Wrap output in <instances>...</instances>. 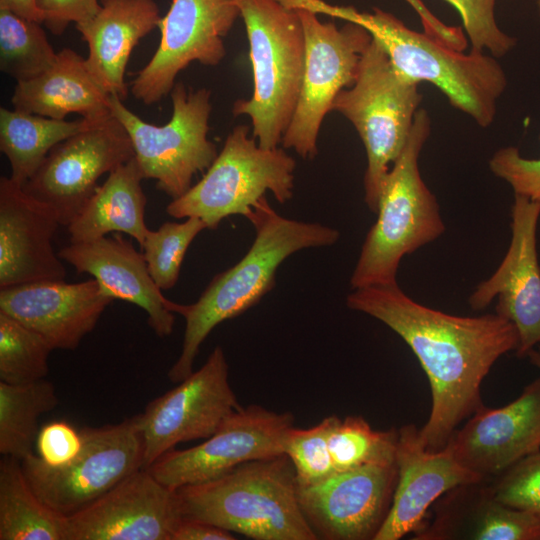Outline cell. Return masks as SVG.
Instances as JSON below:
<instances>
[{"instance_id":"obj_18","label":"cell","mask_w":540,"mask_h":540,"mask_svg":"<svg viewBox=\"0 0 540 540\" xmlns=\"http://www.w3.org/2000/svg\"><path fill=\"white\" fill-rule=\"evenodd\" d=\"M540 202L515 195L511 207V241L496 271L469 296L472 309L482 310L497 297L496 312L518 332L516 355L527 356L540 343V266L537 225Z\"/></svg>"},{"instance_id":"obj_22","label":"cell","mask_w":540,"mask_h":540,"mask_svg":"<svg viewBox=\"0 0 540 540\" xmlns=\"http://www.w3.org/2000/svg\"><path fill=\"white\" fill-rule=\"evenodd\" d=\"M59 225L51 207L10 177L0 178V288L64 280L66 269L52 245Z\"/></svg>"},{"instance_id":"obj_13","label":"cell","mask_w":540,"mask_h":540,"mask_svg":"<svg viewBox=\"0 0 540 540\" xmlns=\"http://www.w3.org/2000/svg\"><path fill=\"white\" fill-rule=\"evenodd\" d=\"M294 415L263 406H240L210 437L188 449H172L147 470L163 485L183 486L218 478L238 465L284 454Z\"/></svg>"},{"instance_id":"obj_24","label":"cell","mask_w":540,"mask_h":540,"mask_svg":"<svg viewBox=\"0 0 540 540\" xmlns=\"http://www.w3.org/2000/svg\"><path fill=\"white\" fill-rule=\"evenodd\" d=\"M432 506V521L412 539L540 540V517L499 502L487 480L460 484Z\"/></svg>"},{"instance_id":"obj_1","label":"cell","mask_w":540,"mask_h":540,"mask_svg":"<svg viewBox=\"0 0 540 540\" xmlns=\"http://www.w3.org/2000/svg\"><path fill=\"white\" fill-rule=\"evenodd\" d=\"M346 304L384 323L416 355L431 388V412L419 429L420 443L430 451L443 449L459 424L483 405V379L518 346L516 327L497 313L447 314L414 301L397 282L353 289Z\"/></svg>"},{"instance_id":"obj_19","label":"cell","mask_w":540,"mask_h":540,"mask_svg":"<svg viewBox=\"0 0 540 540\" xmlns=\"http://www.w3.org/2000/svg\"><path fill=\"white\" fill-rule=\"evenodd\" d=\"M445 447L459 464L484 480L540 451V378L504 407H479Z\"/></svg>"},{"instance_id":"obj_9","label":"cell","mask_w":540,"mask_h":540,"mask_svg":"<svg viewBox=\"0 0 540 540\" xmlns=\"http://www.w3.org/2000/svg\"><path fill=\"white\" fill-rule=\"evenodd\" d=\"M170 96L172 117L162 126L145 122L117 96H109V106L132 141L144 179H155L157 188L174 200L190 189L194 175L207 170L218 152L208 139L211 92L179 82Z\"/></svg>"},{"instance_id":"obj_33","label":"cell","mask_w":540,"mask_h":540,"mask_svg":"<svg viewBox=\"0 0 540 540\" xmlns=\"http://www.w3.org/2000/svg\"><path fill=\"white\" fill-rule=\"evenodd\" d=\"M54 350L39 333L0 312V380L22 384L45 379Z\"/></svg>"},{"instance_id":"obj_2","label":"cell","mask_w":540,"mask_h":540,"mask_svg":"<svg viewBox=\"0 0 540 540\" xmlns=\"http://www.w3.org/2000/svg\"><path fill=\"white\" fill-rule=\"evenodd\" d=\"M246 218L256 235L244 257L214 276L195 303L175 305L174 312L185 319V332L180 356L168 372L173 383L193 372L201 344L218 324L241 315L274 287L275 274L283 261L303 249L331 246L340 237L336 229L320 223L281 216L266 197Z\"/></svg>"},{"instance_id":"obj_5","label":"cell","mask_w":540,"mask_h":540,"mask_svg":"<svg viewBox=\"0 0 540 540\" xmlns=\"http://www.w3.org/2000/svg\"><path fill=\"white\" fill-rule=\"evenodd\" d=\"M430 132V117L420 108L403 150L382 183L377 219L351 275L352 289L397 282L402 258L445 231L436 197L423 181L418 164Z\"/></svg>"},{"instance_id":"obj_41","label":"cell","mask_w":540,"mask_h":540,"mask_svg":"<svg viewBox=\"0 0 540 540\" xmlns=\"http://www.w3.org/2000/svg\"><path fill=\"white\" fill-rule=\"evenodd\" d=\"M232 532L210 523L184 518L172 540H235Z\"/></svg>"},{"instance_id":"obj_6","label":"cell","mask_w":540,"mask_h":540,"mask_svg":"<svg viewBox=\"0 0 540 540\" xmlns=\"http://www.w3.org/2000/svg\"><path fill=\"white\" fill-rule=\"evenodd\" d=\"M249 41L254 89L233 104L250 118L260 147L282 143L295 112L304 74L305 39L297 9L278 0H236Z\"/></svg>"},{"instance_id":"obj_44","label":"cell","mask_w":540,"mask_h":540,"mask_svg":"<svg viewBox=\"0 0 540 540\" xmlns=\"http://www.w3.org/2000/svg\"><path fill=\"white\" fill-rule=\"evenodd\" d=\"M526 357L535 367L540 370V343L531 349Z\"/></svg>"},{"instance_id":"obj_10","label":"cell","mask_w":540,"mask_h":540,"mask_svg":"<svg viewBox=\"0 0 540 540\" xmlns=\"http://www.w3.org/2000/svg\"><path fill=\"white\" fill-rule=\"evenodd\" d=\"M80 431L81 451L67 465L50 467L37 454L21 461L34 493L63 516L77 512L143 469V440L137 416Z\"/></svg>"},{"instance_id":"obj_26","label":"cell","mask_w":540,"mask_h":540,"mask_svg":"<svg viewBox=\"0 0 540 540\" xmlns=\"http://www.w3.org/2000/svg\"><path fill=\"white\" fill-rule=\"evenodd\" d=\"M109 96L89 71L86 59L64 48L42 74L17 82L11 103L16 110L58 120L70 113L99 119L111 113Z\"/></svg>"},{"instance_id":"obj_15","label":"cell","mask_w":540,"mask_h":540,"mask_svg":"<svg viewBox=\"0 0 540 540\" xmlns=\"http://www.w3.org/2000/svg\"><path fill=\"white\" fill-rule=\"evenodd\" d=\"M239 16L236 0H172L158 24L157 50L130 83L132 95L154 104L171 92L190 63L218 65L226 54L223 38Z\"/></svg>"},{"instance_id":"obj_38","label":"cell","mask_w":540,"mask_h":540,"mask_svg":"<svg viewBox=\"0 0 540 540\" xmlns=\"http://www.w3.org/2000/svg\"><path fill=\"white\" fill-rule=\"evenodd\" d=\"M489 167L512 187L515 195L540 202V159L524 158L518 148L508 146L494 153Z\"/></svg>"},{"instance_id":"obj_20","label":"cell","mask_w":540,"mask_h":540,"mask_svg":"<svg viewBox=\"0 0 540 540\" xmlns=\"http://www.w3.org/2000/svg\"><path fill=\"white\" fill-rule=\"evenodd\" d=\"M113 301L93 278L43 280L0 288V312L44 337L53 349L74 350Z\"/></svg>"},{"instance_id":"obj_37","label":"cell","mask_w":540,"mask_h":540,"mask_svg":"<svg viewBox=\"0 0 540 540\" xmlns=\"http://www.w3.org/2000/svg\"><path fill=\"white\" fill-rule=\"evenodd\" d=\"M445 1L459 13L471 50H487L495 57H502L515 46L516 39L503 32L496 22V0Z\"/></svg>"},{"instance_id":"obj_25","label":"cell","mask_w":540,"mask_h":540,"mask_svg":"<svg viewBox=\"0 0 540 540\" xmlns=\"http://www.w3.org/2000/svg\"><path fill=\"white\" fill-rule=\"evenodd\" d=\"M160 19L154 0H100L93 17L75 24L88 45V69L109 95L127 97L124 78L129 57Z\"/></svg>"},{"instance_id":"obj_39","label":"cell","mask_w":540,"mask_h":540,"mask_svg":"<svg viewBox=\"0 0 540 540\" xmlns=\"http://www.w3.org/2000/svg\"><path fill=\"white\" fill-rule=\"evenodd\" d=\"M83 438L65 421H53L39 429L35 446L38 457L50 467L70 463L81 451Z\"/></svg>"},{"instance_id":"obj_32","label":"cell","mask_w":540,"mask_h":540,"mask_svg":"<svg viewBox=\"0 0 540 540\" xmlns=\"http://www.w3.org/2000/svg\"><path fill=\"white\" fill-rule=\"evenodd\" d=\"M329 449L336 472L395 462L398 430H373L361 416L330 415Z\"/></svg>"},{"instance_id":"obj_8","label":"cell","mask_w":540,"mask_h":540,"mask_svg":"<svg viewBox=\"0 0 540 540\" xmlns=\"http://www.w3.org/2000/svg\"><path fill=\"white\" fill-rule=\"evenodd\" d=\"M249 130L233 128L202 179L167 205L170 216L198 217L214 230L228 216L246 217L267 191L279 203L292 198L295 159L282 148L260 147Z\"/></svg>"},{"instance_id":"obj_17","label":"cell","mask_w":540,"mask_h":540,"mask_svg":"<svg viewBox=\"0 0 540 540\" xmlns=\"http://www.w3.org/2000/svg\"><path fill=\"white\" fill-rule=\"evenodd\" d=\"M183 519L177 490L140 469L66 516V540H172Z\"/></svg>"},{"instance_id":"obj_28","label":"cell","mask_w":540,"mask_h":540,"mask_svg":"<svg viewBox=\"0 0 540 540\" xmlns=\"http://www.w3.org/2000/svg\"><path fill=\"white\" fill-rule=\"evenodd\" d=\"M94 120H58L1 107L0 150L9 161L10 179L24 186L53 147Z\"/></svg>"},{"instance_id":"obj_45","label":"cell","mask_w":540,"mask_h":540,"mask_svg":"<svg viewBox=\"0 0 540 540\" xmlns=\"http://www.w3.org/2000/svg\"><path fill=\"white\" fill-rule=\"evenodd\" d=\"M537 6H538V12H539V15H540V0H537Z\"/></svg>"},{"instance_id":"obj_35","label":"cell","mask_w":540,"mask_h":540,"mask_svg":"<svg viewBox=\"0 0 540 540\" xmlns=\"http://www.w3.org/2000/svg\"><path fill=\"white\" fill-rule=\"evenodd\" d=\"M330 416L307 428L292 427L287 435L284 454L291 460L298 487L317 484L336 472L329 449Z\"/></svg>"},{"instance_id":"obj_36","label":"cell","mask_w":540,"mask_h":540,"mask_svg":"<svg viewBox=\"0 0 540 540\" xmlns=\"http://www.w3.org/2000/svg\"><path fill=\"white\" fill-rule=\"evenodd\" d=\"M487 482L499 502L540 517V451Z\"/></svg>"},{"instance_id":"obj_14","label":"cell","mask_w":540,"mask_h":540,"mask_svg":"<svg viewBox=\"0 0 540 540\" xmlns=\"http://www.w3.org/2000/svg\"><path fill=\"white\" fill-rule=\"evenodd\" d=\"M134 156L126 129L111 112L53 147L23 189L51 207L60 225L67 226L98 179Z\"/></svg>"},{"instance_id":"obj_21","label":"cell","mask_w":540,"mask_h":540,"mask_svg":"<svg viewBox=\"0 0 540 540\" xmlns=\"http://www.w3.org/2000/svg\"><path fill=\"white\" fill-rule=\"evenodd\" d=\"M395 463L398 474L392 504L374 540H399L417 532L428 509L443 494L460 484L484 480L459 464L446 447L427 450L413 424L398 430Z\"/></svg>"},{"instance_id":"obj_40","label":"cell","mask_w":540,"mask_h":540,"mask_svg":"<svg viewBox=\"0 0 540 540\" xmlns=\"http://www.w3.org/2000/svg\"><path fill=\"white\" fill-rule=\"evenodd\" d=\"M43 16V23L55 35H61L66 27L86 21L100 8L99 0H35Z\"/></svg>"},{"instance_id":"obj_23","label":"cell","mask_w":540,"mask_h":540,"mask_svg":"<svg viewBox=\"0 0 540 540\" xmlns=\"http://www.w3.org/2000/svg\"><path fill=\"white\" fill-rule=\"evenodd\" d=\"M58 255L77 272L90 274L113 300L142 308L157 336L167 337L172 333L176 303L162 294L148 271L144 255L120 234L71 242Z\"/></svg>"},{"instance_id":"obj_43","label":"cell","mask_w":540,"mask_h":540,"mask_svg":"<svg viewBox=\"0 0 540 540\" xmlns=\"http://www.w3.org/2000/svg\"><path fill=\"white\" fill-rule=\"evenodd\" d=\"M418 14L420 21L425 25H432L436 16L425 6L422 0H405Z\"/></svg>"},{"instance_id":"obj_34","label":"cell","mask_w":540,"mask_h":540,"mask_svg":"<svg viewBox=\"0 0 540 540\" xmlns=\"http://www.w3.org/2000/svg\"><path fill=\"white\" fill-rule=\"evenodd\" d=\"M204 229H208L206 223L194 216L184 222H165L157 230L149 229L141 248L148 271L161 290L175 286L190 244Z\"/></svg>"},{"instance_id":"obj_31","label":"cell","mask_w":540,"mask_h":540,"mask_svg":"<svg viewBox=\"0 0 540 540\" xmlns=\"http://www.w3.org/2000/svg\"><path fill=\"white\" fill-rule=\"evenodd\" d=\"M40 24L0 7V69L17 82L42 74L56 60Z\"/></svg>"},{"instance_id":"obj_42","label":"cell","mask_w":540,"mask_h":540,"mask_svg":"<svg viewBox=\"0 0 540 540\" xmlns=\"http://www.w3.org/2000/svg\"><path fill=\"white\" fill-rule=\"evenodd\" d=\"M0 7L25 17L43 23V16L36 6L35 0H0Z\"/></svg>"},{"instance_id":"obj_16","label":"cell","mask_w":540,"mask_h":540,"mask_svg":"<svg viewBox=\"0 0 540 540\" xmlns=\"http://www.w3.org/2000/svg\"><path fill=\"white\" fill-rule=\"evenodd\" d=\"M396 463L338 472L298 487L301 510L323 540H374L389 513L397 484Z\"/></svg>"},{"instance_id":"obj_12","label":"cell","mask_w":540,"mask_h":540,"mask_svg":"<svg viewBox=\"0 0 540 540\" xmlns=\"http://www.w3.org/2000/svg\"><path fill=\"white\" fill-rule=\"evenodd\" d=\"M240 406L229 382L224 351L216 346L201 368L137 415L143 469L180 443L210 437Z\"/></svg>"},{"instance_id":"obj_4","label":"cell","mask_w":540,"mask_h":540,"mask_svg":"<svg viewBox=\"0 0 540 540\" xmlns=\"http://www.w3.org/2000/svg\"><path fill=\"white\" fill-rule=\"evenodd\" d=\"M177 492L186 519L255 540H318L301 510L295 470L286 454L242 463Z\"/></svg>"},{"instance_id":"obj_3","label":"cell","mask_w":540,"mask_h":540,"mask_svg":"<svg viewBox=\"0 0 540 540\" xmlns=\"http://www.w3.org/2000/svg\"><path fill=\"white\" fill-rule=\"evenodd\" d=\"M302 9L357 23L379 42L395 69L417 82L435 85L450 104L488 127L496 116L497 101L507 86L499 62L481 51L465 54L425 32L411 30L393 14L374 8L359 12L351 6H334L322 0H296Z\"/></svg>"},{"instance_id":"obj_11","label":"cell","mask_w":540,"mask_h":540,"mask_svg":"<svg viewBox=\"0 0 540 540\" xmlns=\"http://www.w3.org/2000/svg\"><path fill=\"white\" fill-rule=\"evenodd\" d=\"M304 31L305 64L301 90L293 117L283 138V148L304 159L317 153L320 127L332 111L338 93L351 87L372 35L363 26L347 22H321L317 14L297 9Z\"/></svg>"},{"instance_id":"obj_30","label":"cell","mask_w":540,"mask_h":540,"mask_svg":"<svg viewBox=\"0 0 540 540\" xmlns=\"http://www.w3.org/2000/svg\"><path fill=\"white\" fill-rule=\"evenodd\" d=\"M59 403L55 387L45 379L9 384L0 381V453L23 461L34 454L38 420Z\"/></svg>"},{"instance_id":"obj_27","label":"cell","mask_w":540,"mask_h":540,"mask_svg":"<svg viewBox=\"0 0 540 540\" xmlns=\"http://www.w3.org/2000/svg\"><path fill=\"white\" fill-rule=\"evenodd\" d=\"M144 179L135 156L108 174L67 225L70 242H85L122 232L143 245L147 232Z\"/></svg>"},{"instance_id":"obj_7","label":"cell","mask_w":540,"mask_h":540,"mask_svg":"<svg viewBox=\"0 0 540 540\" xmlns=\"http://www.w3.org/2000/svg\"><path fill=\"white\" fill-rule=\"evenodd\" d=\"M419 84L398 72L372 38L363 53L354 84L341 90L332 110L355 127L365 147V202L376 213L382 183L403 150L422 95Z\"/></svg>"},{"instance_id":"obj_29","label":"cell","mask_w":540,"mask_h":540,"mask_svg":"<svg viewBox=\"0 0 540 540\" xmlns=\"http://www.w3.org/2000/svg\"><path fill=\"white\" fill-rule=\"evenodd\" d=\"M0 540H66V516L34 493L20 460L0 462Z\"/></svg>"}]
</instances>
